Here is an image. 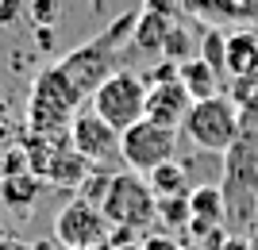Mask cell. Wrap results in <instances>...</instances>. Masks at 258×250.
Here are the masks:
<instances>
[{
  "instance_id": "cell-5",
  "label": "cell",
  "mask_w": 258,
  "mask_h": 250,
  "mask_svg": "<svg viewBox=\"0 0 258 250\" xmlns=\"http://www.w3.org/2000/svg\"><path fill=\"white\" fill-rule=\"evenodd\" d=\"M173 154H177V131H166L151 120H139L135 127H127L119 135V158L127 162L131 174H139V177L173 162Z\"/></svg>"
},
{
  "instance_id": "cell-10",
  "label": "cell",
  "mask_w": 258,
  "mask_h": 250,
  "mask_svg": "<svg viewBox=\"0 0 258 250\" xmlns=\"http://www.w3.org/2000/svg\"><path fill=\"white\" fill-rule=\"evenodd\" d=\"M189 212H193V235H216L227 219V200L220 185H197L189 193Z\"/></svg>"
},
{
  "instance_id": "cell-22",
  "label": "cell",
  "mask_w": 258,
  "mask_h": 250,
  "mask_svg": "<svg viewBox=\"0 0 258 250\" xmlns=\"http://www.w3.org/2000/svg\"><path fill=\"white\" fill-rule=\"evenodd\" d=\"M20 16H23V4H20V0H0V27L16 23Z\"/></svg>"
},
{
  "instance_id": "cell-19",
  "label": "cell",
  "mask_w": 258,
  "mask_h": 250,
  "mask_svg": "<svg viewBox=\"0 0 258 250\" xmlns=\"http://www.w3.org/2000/svg\"><path fill=\"white\" fill-rule=\"evenodd\" d=\"M231 104H235V112L243 116H258V73H250V77H239V81H231Z\"/></svg>"
},
{
  "instance_id": "cell-15",
  "label": "cell",
  "mask_w": 258,
  "mask_h": 250,
  "mask_svg": "<svg viewBox=\"0 0 258 250\" xmlns=\"http://www.w3.org/2000/svg\"><path fill=\"white\" fill-rule=\"evenodd\" d=\"M39 193H43V181L31 174H16V177H4L0 181V200L8 208H16V212H27V208L39 200Z\"/></svg>"
},
{
  "instance_id": "cell-28",
  "label": "cell",
  "mask_w": 258,
  "mask_h": 250,
  "mask_svg": "<svg viewBox=\"0 0 258 250\" xmlns=\"http://www.w3.org/2000/svg\"><path fill=\"white\" fill-rule=\"evenodd\" d=\"M93 250H108V246H93Z\"/></svg>"
},
{
  "instance_id": "cell-20",
  "label": "cell",
  "mask_w": 258,
  "mask_h": 250,
  "mask_svg": "<svg viewBox=\"0 0 258 250\" xmlns=\"http://www.w3.org/2000/svg\"><path fill=\"white\" fill-rule=\"evenodd\" d=\"M108 185H112V170H89V177L81 181V189H77V200L100 208L104 196H108Z\"/></svg>"
},
{
  "instance_id": "cell-21",
  "label": "cell",
  "mask_w": 258,
  "mask_h": 250,
  "mask_svg": "<svg viewBox=\"0 0 258 250\" xmlns=\"http://www.w3.org/2000/svg\"><path fill=\"white\" fill-rule=\"evenodd\" d=\"M27 16H31L35 27H54L58 16H62V4H58V0H31V4H27Z\"/></svg>"
},
{
  "instance_id": "cell-2",
  "label": "cell",
  "mask_w": 258,
  "mask_h": 250,
  "mask_svg": "<svg viewBox=\"0 0 258 250\" xmlns=\"http://www.w3.org/2000/svg\"><path fill=\"white\" fill-rule=\"evenodd\" d=\"M100 216L112 231H131L135 235V231H147L158 219V200H154V193L147 189V181L139 174L123 170V174H112Z\"/></svg>"
},
{
  "instance_id": "cell-6",
  "label": "cell",
  "mask_w": 258,
  "mask_h": 250,
  "mask_svg": "<svg viewBox=\"0 0 258 250\" xmlns=\"http://www.w3.org/2000/svg\"><path fill=\"white\" fill-rule=\"evenodd\" d=\"M112 227L104 223L100 208L85 204V200H70V204L54 216V239L62 250H93V246H108Z\"/></svg>"
},
{
  "instance_id": "cell-13",
  "label": "cell",
  "mask_w": 258,
  "mask_h": 250,
  "mask_svg": "<svg viewBox=\"0 0 258 250\" xmlns=\"http://www.w3.org/2000/svg\"><path fill=\"white\" fill-rule=\"evenodd\" d=\"M177 85L189 93V100H193V104L220 97V77H216L212 69L201 62V58H189V62L177 65Z\"/></svg>"
},
{
  "instance_id": "cell-16",
  "label": "cell",
  "mask_w": 258,
  "mask_h": 250,
  "mask_svg": "<svg viewBox=\"0 0 258 250\" xmlns=\"http://www.w3.org/2000/svg\"><path fill=\"white\" fill-rule=\"evenodd\" d=\"M224 46H227V35L224 27H201V35H197V58L212 69L220 81H224Z\"/></svg>"
},
{
  "instance_id": "cell-14",
  "label": "cell",
  "mask_w": 258,
  "mask_h": 250,
  "mask_svg": "<svg viewBox=\"0 0 258 250\" xmlns=\"http://www.w3.org/2000/svg\"><path fill=\"white\" fill-rule=\"evenodd\" d=\"M143 181H147V189L154 193V200H173V196H189V193H193V185H189V170H185L177 158L166 162V165H158V170H151Z\"/></svg>"
},
{
  "instance_id": "cell-18",
  "label": "cell",
  "mask_w": 258,
  "mask_h": 250,
  "mask_svg": "<svg viewBox=\"0 0 258 250\" xmlns=\"http://www.w3.org/2000/svg\"><path fill=\"white\" fill-rule=\"evenodd\" d=\"M158 219L166 231H185L193 223V212H189V196H173V200H158Z\"/></svg>"
},
{
  "instance_id": "cell-29",
  "label": "cell",
  "mask_w": 258,
  "mask_h": 250,
  "mask_svg": "<svg viewBox=\"0 0 258 250\" xmlns=\"http://www.w3.org/2000/svg\"><path fill=\"white\" fill-rule=\"evenodd\" d=\"M254 208H258V200H254Z\"/></svg>"
},
{
  "instance_id": "cell-11",
  "label": "cell",
  "mask_w": 258,
  "mask_h": 250,
  "mask_svg": "<svg viewBox=\"0 0 258 250\" xmlns=\"http://www.w3.org/2000/svg\"><path fill=\"white\" fill-rule=\"evenodd\" d=\"M224 73L231 77V81L258 73V31H250V27H235V31L227 35Z\"/></svg>"
},
{
  "instance_id": "cell-17",
  "label": "cell",
  "mask_w": 258,
  "mask_h": 250,
  "mask_svg": "<svg viewBox=\"0 0 258 250\" xmlns=\"http://www.w3.org/2000/svg\"><path fill=\"white\" fill-rule=\"evenodd\" d=\"M162 58L173 65L189 62V58H197V39L181 27V20L170 23V31H166V43H162Z\"/></svg>"
},
{
  "instance_id": "cell-7",
  "label": "cell",
  "mask_w": 258,
  "mask_h": 250,
  "mask_svg": "<svg viewBox=\"0 0 258 250\" xmlns=\"http://www.w3.org/2000/svg\"><path fill=\"white\" fill-rule=\"evenodd\" d=\"M70 146L93 170H108V162L119 158V135L104 120H97L93 112H77L74 116V123H70Z\"/></svg>"
},
{
  "instance_id": "cell-24",
  "label": "cell",
  "mask_w": 258,
  "mask_h": 250,
  "mask_svg": "<svg viewBox=\"0 0 258 250\" xmlns=\"http://www.w3.org/2000/svg\"><path fill=\"white\" fill-rule=\"evenodd\" d=\"M143 250H177V242L170 235H151V239H143Z\"/></svg>"
},
{
  "instance_id": "cell-1",
  "label": "cell",
  "mask_w": 258,
  "mask_h": 250,
  "mask_svg": "<svg viewBox=\"0 0 258 250\" xmlns=\"http://www.w3.org/2000/svg\"><path fill=\"white\" fill-rule=\"evenodd\" d=\"M139 12H123L116 23H108L97 39L77 46L66 62L46 65L35 77L31 100H27V127L31 135H66L74 123L81 100L93 97L112 73H119V58L131 43Z\"/></svg>"
},
{
  "instance_id": "cell-23",
  "label": "cell",
  "mask_w": 258,
  "mask_h": 250,
  "mask_svg": "<svg viewBox=\"0 0 258 250\" xmlns=\"http://www.w3.org/2000/svg\"><path fill=\"white\" fill-rule=\"evenodd\" d=\"M35 46H39V50H54V46H58V31H54V27H35Z\"/></svg>"
},
{
  "instance_id": "cell-8",
  "label": "cell",
  "mask_w": 258,
  "mask_h": 250,
  "mask_svg": "<svg viewBox=\"0 0 258 250\" xmlns=\"http://www.w3.org/2000/svg\"><path fill=\"white\" fill-rule=\"evenodd\" d=\"M189 108H193V100H189V93H185L177 81H170V85H151L147 89V112H143V120L158 123V127H166V131H181Z\"/></svg>"
},
{
  "instance_id": "cell-25",
  "label": "cell",
  "mask_w": 258,
  "mask_h": 250,
  "mask_svg": "<svg viewBox=\"0 0 258 250\" xmlns=\"http://www.w3.org/2000/svg\"><path fill=\"white\" fill-rule=\"evenodd\" d=\"M0 250H27L20 239H12V235H0Z\"/></svg>"
},
{
  "instance_id": "cell-4",
  "label": "cell",
  "mask_w": 258,
  "mask_h": 250,
  "mask_svg": "<svg viewBox=\"0 0 258 250\" xmlns=\"http://www.w3.org/2000/svg\"><path fill=\"white\" fill-rule=\"evenodd\" d=\"M181 131L201 146V150L227 154L239 142V135H243V116L235 112V104L227 97H212V100H201V104L189 108Z\"/></svg>"
},
{
  "instance_id": "cell-9",
  "label": "cell",
  "mask_w": 258,
  "mask_h": 250,
  "mask_svg": "<svg viewBox=\"0 0 258 250\" xmlns=\"http://www.w3.org/2000/svg\"><path fill=\"white\" fill-rule=\"evenodd\" d=\"M185 16L201 20L205 27H224V23H250L258 20V0H189L181 4Z\"/></svg>"
},
{
  "instance_id": "cell-12",
  "label": "cell",
  "mask_w": 258,
  "mask_h": 250,
  "mask_svg": "<svg viewBox=\"0 0 258 250\" xmlns=\"http://www.w3.org/2000/svg\"><path fill=\"white\" fill-rule=\"evenodd\" d=\"M89 170L93 165L81 158V154L66 142L62 150L54 154V162H50V170H46V177H43V185H54V189H81V181L89 177Z\"/></svg>"
},
{
  "instance_id": "cell-27",
  "label": "cell",
  "mask_w": 258,
  "mask_h": 250,
  "mask_svg": "<svg viewBox=\"0 0 258 250\" xmlns=\"http://www.w3.org/2000/svg\"><path fill=\"white\" fill-rule=\"evenodd\" d=\"M177 250H201V246H177Z\"/></svg>"
},
{
  "instance_id": "cell-3",
  "label": "cell",
  "mask_w": 258,
  "mask_h": 250,
  "mask_svg": "<svg viewBox=\"0 0 258 250\" xmlns=\"http://www.w3.org/2000/svg\"><path fill=\"white\" fill-rule=\"evenodd\" d=\"M89 100H93L89 112H93L97 120H104L116 135H123V131L135 127V123L143 120V112H147V81H143V73L119 69V73H112Z\"/></svg>"
},
{
  "instance_id": "cell-26",
  "label": "cell",
  "mask_w": 258,
  "mask_h": 250,
  "mask_svg": "<svg viewBox=\"0 0 258 250\" xmlns=\"http://www.w3.org/2000/svg\"><path fill=\"white\" fill-rule=\"evenodd\" d=\"M112 250H143V242L131 239V242H119V246H112Z\"/></svg>"
}]
</instances>
